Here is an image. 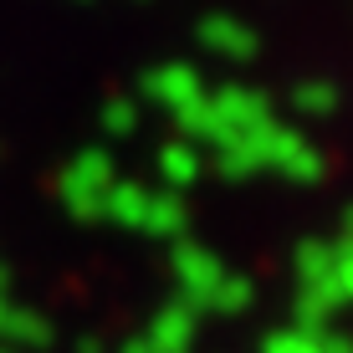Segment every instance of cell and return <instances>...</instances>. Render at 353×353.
<instances>
[{"mask_svg":"<svg viewBox=\"0 0 353 353\" xmlns=\"http://www.w3.org/2000/svg\"><path fill=\"white\" fill-rule=\"evenodd\" d=\"M169 266H174V282H179V302H185L190 312H210L215 287H221V276H225L221 256H215L210 246H200V241L179 236V241H169Z\"/></svg>","mask_w":353,"mask_h":353,"instance_id":"cell-1","label":"cell"},{"mask_svg":"<svg viewBox=\"0 0 353 353\" xmlns=\"http://www.w3.org/2000/svg\"><path fill=\"white\" fill-rule=\"evenodd\" d=\"M113 159H108L103 149H82L77 159H72L67 169H62V205L77 221H103V194H108V185H113Z\"/></svg>","mask_w":353,"mask_h":353,"instance_id":"cell-2","label":"cell"},{"mask_svg":"<svg viewBox=\"0 0 353 353\" xmlns=\"http://www.w3.org/2000/svg\"><path fill=\"white\" fill-rule=\"evenodd\" d=\"M266 169L312 185V179H323V154H318V143H312L302 128L272 123V128H266Z\"/></svg>","mask_w":353,"mask_h":353,"instance_id":"cell-3","label":"cell"},{"mask_svg":"<svg viewBox=\"0 0 353 353\" xmlns=\"http://www.w3.org/2000/svg\"><path fill=\"white\" fill-rule=\"evenodd\" d=\"M194 338H200V312H190L179 297L164 302L143 327V343L154 353H194Z\"/></svg>","mask_w":353,"mask_h":353,"instance_id":"cell-4","label":"cell"},{"mask_svg":"<svg viewBox=\"0 0 353 353\" xmlns=\"http://www.w3.org/2000/svg\"><path fill=\"white\" fill-rule=\"evenodd\" d=\"M143 97L169 108V113H179V108H190L194 97H205V77L190 62H164L154 72H143Z\"/></svg>","mask_w":353,"mask_h":353,"instance_id":"cell-5","label":"cell"},{"mask_svg":"<svg viewBox=\"0 0 353 353\" xmlns=\"http://www.w3.org/2000/svg\"><path fill=\"white\" fill-rule=\"evenodd\" d=\"M210 108L221 113V123L236 133V139L241 133H261V128L276 123L266 92H256V88H221V92H210Z\"/></svg>","mask_w":353,"mask_h":353,"instance_id":"cell-6","label":"cell"},{"mask_svg":"<svg viewBox=\"0 0 353 353\" xmlns=\"http://www.w3.org/2000/svg\"><path fill=\"white\" fill-rule=\"evenodd\" d=\"M194 36H200V46L210 57H225V62H251V57L261 52V36L236 16H205Z\"/></svg>","mask_w":353,"mask_h":353,"instance_id":"cell-7","label":"cell"},{"mask_svg":"<svg viewBox=\"0 0 353 353\" xmlns=\"http://www.w3.org/2000/svg\"><path fill=\"white\" fill-rule=\"evenodd\" d=\"M143 236H154V241H179V236H190V205L179 200L174 190H159L154 194L149 190V205H143Z\"/></svg>","mask_w":353,"mask_h":353,"instance_id":"cell-8","label":"cell"},{"mask_svg":"<svg viewBox=\"0 0 353 353\" xmlns=\"http://www.w3.org/2000/svg\"><path fill=\"white\" fill-rule=\"evenodd\" d=\"M215 159H221V174H225V179L261 174V169H266V128H261V133H241L236 143L215 149Z\"/></svg>","mask_w":353,"mask_h":353,"instance_id":"cell-9","label":"cell"},{"mask_svg":"<svg viewBox=\"0 0 353 353\" xmlns=\"http://www.w3.org/2000/svg\"><path fill=\"white\" fill-rule=\"evenodd\" d=\"M143 205H149V190L133 185V179H113L103 194V221L123 225V230H139L143 225Z\"/></svg>","mask_w":353,"mask_h":353,"instance_id":"cell-10","label":"cell"},{"mask_svg":"<svg viewBox=\"0 0 353 353\" xmlns=\"http://www.w3.org/2000/svg\"><path fill=\"white\" fill-rule=\"evenodd\" d=\"M333 256H338L333 241L307 236L297 251H292V272H297V287H323L327 276H333Z\"/></svg>","mask_w":353,"mask_h":353,"instance_id":"cell-11","label":"cell"},{"mask_svg":"<svg viewBox=\"0 0 353 353\" xmlns=\"http://www.w3.org/2000/svg\"><path fill=\"white\" fill-rule=\"evenodd\" d=\"M333 312H338V302H333V292L323 287H297V302H292V327H302V333H327L333 327Z\"/></svg>","mask_w":353,"mask_h":353,"instance_id":"cell-12","label":"cell"},{"mask_svg":"<svg viewBox=\"0 0 353 353\" xmlns=\"http://www.w3.org/2000/svg\"><path fill=\"white\" fill-rule=\"evenodd\" d=\"M159 179H164L174 194L190 190L194 179H200V149L185 143V139H179V143H164V149H159Z\"/></svg>","mask_w":353,"mask_h":353,"instance_id":"cell-13","label":"cell"},{"mask_svg":"<svg viewBox=\"0 0 353 353\" xmlns=\"http://www.w3.org/2000/svg\"><path fill=\"white\" fill-rule=\"evenodd\" d=\"M0 338H10L16 348H46L52 343V323H46L36 307H16V302H10L6 323H0Z\"/></svg>","mask_w":353,"mask_h":353,"instance_id":"cell-14","label":"cell"},{"mask_svg":"<svg viewBox=\"0 0 353 353\" xmlns=\"http://www.w3.org/2000/svg\"><path fill=\"white\" fill-rule=\"evenodd\" d=\"M292 108H297L302 118H327L338 108V88L333 82H297V88H292Z\"/></svg>","mask_w":353,"mask_h":353,"instance_id":"cell-15","label":"cell"},{"mask_svg":"<svg viewBox=\"0 0 353 353\" xmlns=\"http://www.w3.org/2000/svg\"><path fill=\"white\" fill-rule=\"evenodd\" d=\"M251 297H256V287H251V276H241V272H225L221 276V287H215V302H210V312H246L251 307Z\"/></svg>","mask_w":353,"mask_h":353,"instance_id":"cell-16","label":"cell"},{"mask_svg":"<svg viewBox=\"0 0 353 353\" xmlns=\"http://www.w3.org/2000/svg\"><path fill=\"white\" fill-rule=\"evenodd\" d=\"M103 128L113 133V139H128V133L139 128V97H108L103 103Z\"/></svg>","mask_w":353,"mask_h":353,"instance_id":"cell-17","label":"cell"},{"mask_svg":"<svg viewBox=\"0 0 353 353\" xmlns=\"http://www.w3.org/2000/svg\"><path fill=\"white\" fill-rule=\"evenodd\" d=\"M333 246H338V241H333ZM327 292H333L338 307H348V302H353V246H338L333 276H327Z\"/></svg>","mask_w":353,"mask_h":353,"instance_id":"cell-18","label":"cell"},{"mask_svg":"<svg viewBox=\"0 0 353 353\" xmlns=\"http://www.w3.org/2000/svg\"><path fill=\"white\" fill-rule=\"evenodd\" d=\"M261 353H318V333H302V327L287 323L261 343Z\"/></svg>","mask_w":353,"mask_h":353,"instance_id":"cell-19","label":"cell"},{"mask_svg":"<svg viewBox=\"0 0 353 353\" xmlns=\"http://www.w3.org/2000/svg\"><path fill=\"white\" fill-rule=\"evenodd\" d=\"M338 246H353V205L343 210V221H338Z\"/></svg>","mask_w":353,"mask_h":353,"instance_id":"cell-20","label":"cell"},{"mask_svg":"<svg viewBox=\"0 0 353 353\" xmlns=\"http://www.w3.org/2000/svg\"><path fill=\"white\" fill-rule=\"evenodd\" d=\"M118 353H154V348H149V343H143V338H128V343H123V348H118Z\"/></svg>","mask_w":353,"mask_h":353,"instance_id":"cell-21","label":"cell"},{"mask_svg":"<svg viewBox=\"0 0 353 353\" xmlns=\"http://www.w3.org/2000/svg\"><path fill=\"white\" fill-rule=\"evenodd\" d=\"M77 353H103V343H92V338H82V343H77Z\"/></svg>","mask_w":353,"mask_h":353,"instance_id":"cell-22","label":"cell"},{"mask_svg":"<svg viewBox=\"0 0 353 353\" xmlns=\"http://www.w3.org/2000/svg\"><path fill=\"white\" fill-rule=\"evenodd\" d=\"M6 312H10V292H0V323H6Z\"/></svg>","mask_w":353,"mask_h":353,"instance_id":"cell-23","label":"cell"}]
</instances>
